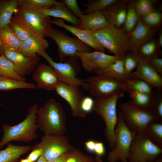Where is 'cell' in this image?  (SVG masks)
<instances>
[{
    "label": "cell",
    "instance_id": "cell-1",
    "mask_svg": "<svg viewBox=\"0 0 162 162\" xmlns=\"http://www.w3.org/2000/svg\"><path fill=\"white\" fill-rule=\"evenodd\" d=\"M36 122L38 129L44 134L63 135L66 130V117L61 104L53 98L38 108Z\"/></svg>",
    "mask_w": 162,
    "mask_h": 162
},
{
    "label": "cell",
    "instance_id": "cell-2",
    "mask_svg": "<svg viewBox=\"0 0 162 162\" xmlns=\"http://www.w3.org/2000/svg\"><path fill=\"white\" fill-rule=\"evenodd\" d=\"M38 108L36 102L31 106L25 118L18 124L13 126L7 124L2 125L4 134L0 141V150L11 141L27 142L38 137L36 113Z\"/></svg>",
    "mask_w": 162,
    "mask_h": 162
},
{
    "label": "cell",
    "instance_id": "cell-3",
    "mask_svg": "<svg viewBox=\"0 0 162 162\" xmlns=\"http://www.w3.org/2000/svg\"><path fill=\"white\" fill-rule=\"evenodd\" d=\"M124 95L123 92H121L108 98H96L94 100L93 110L105 123V136L111 150L115 147V129L118 120L117 103Z\"/></svg>",
    "mask_w": 162,
    "mask_h": 162
},
{
    "label": "cell",
    "instance_id": "cell-4",
    "mask_svg": "<svg viewBox=\"0 0 162 162\" xmlns=\"http://www.w3.org/2000/svg\"><path fill=\"white\" fill-rule=\"evenodd\" d=\"M93 32L105 49L114 55L122 57L128 51V37L124 29L111 24Z\"/></svg>",
    "mask_w": 162,
    "mask_h": 162
},
{
    "label": "cell",
    "instance_id": "cell-5",
    "mask_svg": "<svg viewBox=\"0 0 162 162\" xmlns=\"http://www.w3.org/2000/svg\"><path fill=\"white\" fill-rule=\"evenodd\" d=\"M115 129V147L107 155L108 162H128L130 148L137 133L126 125L119 111Z\"/></svg>",
    "mask_w": 162,
    "mask_h": 162
},
{
    "label": "cell",
    "instance_id": "cell-6",
    "mask_svg": "<svg viewBox=\"0 0 162 162\" xmlns=\"http://www.w3.org/2000/svg\"><path fill=\"white\" fill-rule=\"evenodd\" d=\"M56 42L58 49V56L59 61H63L67 58L75 59L78 58L77 52H90L91 48L78 38L70 37L65 32L51 27L43 35Z\"/></svg>",
    "mask_w": 162,
    "mask_h": 162
},
{
    "label": "cell",
    "instance_id": "cell-7",
    "mask_svg": "<svg viewBox=\"0 0 162 162\" xmlns=\"http://www.w3.org/2000/svg\"><path fill=\"white\" fill-rule=\"evenodd\" d=\"M162 153V148L143 133H137L131 145L129 162H154Z\"/></svg>",
    "mask_w": 162,
    "mask_h": 162
},
{
    "label": "cell",
    "instance_id": "cell-8",
    "mask_svg": "<svg viewBox=\"0 0 162 162\" xmlns=\"http://www.w3.org/2000/svg\"><path fill=\"white\" fill-rule=\"evenodd\" d=\"M119 110L125 124L132 131L143 133L148 125L151 122H156L151 110H144L136 107L128 102L120 104Z\"/></svg>",
    "mask_w": 162,
    "mask_h": 162
},
{
    "label": "cell",
    "instance_id": "cell-9",
    "mask_svg": "<svg viewBox=\"0 0 162 162\" xmlns=\"http://www.w3.org/2000/svg\"><path fill=\"white\" fill-rule=\"evenodd\" d=\"M74 148L66 136L58 134H44L40 143L32 149L40 148L42 156L47 160L55 159L71 151Z\"/></svg>",
    "mask_w": 162,
    "mask_h": 162
},
{
    "label": "cell",
    "instance_id": "cell-10",
    "mask_svg": "<svg viewBox=\"0 0 162 162\" xmlns=\"http://www.w3.org/2000/svg\"><path fill=\"white\" fill-rule=\"evenodd\" d=\"M85 80L89 93L96 98H105L121 92H126L125 85L108 76H91Z\"/></svg>",
    "mask_w": 162,
    "mask_h": 162
},
{
    "label": "cell",
    "instance_id": "cell-11",
    "mask_svg": "<svg viewBox=\"0 0 162 162\" xmlns=\"http://www.w3.org/2000/svg\"><path fill=\"white\" fill-rule=\"evenodd\" d=\"M40 56L45 58L54 70L60 82L78 86H82L84 89L88 90L87 84L85 80L79 79L76 77L77 71L76 65L74 64L75 63L73 61L75 59H73L71 61L72 58H69V60H66L63 62H56L45 52Z\"/></svg>",
    "mask_w": 162,
    "mask_h": 162
},
{
    "label": "cell",
    "instance_id": "cell-12",
    "mask_svg": "<svg viewBox=\"0 0 162 162\" xmlns=\"http://www.w3.org/2000/svg\"><path fill=\"white\" fill-rule=\"evenodd\" d=\"M69 105L72 116L76 118H84L86 114L81 110L80 105L85 96L79 86L60 82L55 90Z\"/></svg>",
    "mask_w": 162,
    "mask_h": 162
},
{
    "label": "cell",
    "instance_id": "cell-13",
    "mask_svg": "<svg viewBox=\"0 0 162 162\" xmlns=\"http://www.w3.org/2000/svg\"><path fill=\"white\" fill-rule=\"evenodd\" d=\"M76 54L78 59L81 61L83 68L88 72L103 68L122 58L96 51L92 52H78Z\"/></svg>",
    "mask_w": 162,
    "mask_h": 162
},
{
    "label": "cell",
    "instance_id": "cell-14",
    "mask_svg": "<svg viewBox=\"0 0 162 162\" xmlns=\"http://www.w3.org/2000/svg\"><path fill=\"white\" fill-rule=\"evenodd\" d=\"M1 55L4 56L12 62L15 72L23 78L33 72L40 60L38 56L29 57L16 51H8Z\"/></svg>",
    "mask_w": 162,
    "mask_h": 162
},
{
    "label": "cell",
    "instance_id": "cell-15",
    "mask_svg": "<svg viewBox=\"0 0 162 162\" xmlns=\"http://www.w3.org/2000/svg\"><path fill=\"white\" fill-rule=\"evenodd\" d=\"M32 77L36 87L48 91H55L60 82L54 70L45 63L38 64L33 72Z\"/></svg>",
    "mask_w": 162,
    "mask_h": 162
},
{
    "label": "cell",
    "instance_id": "cell-16",
    "mask_svg": "<svg viewBox=\"0 0 162 162\" xmlns=\"http://www.w3.org/2000/svg\"><path fill=\"white\" fill-rule=\"evenodd\" d=\"M156 30L146 25L140 17L134 30L128 34H129L128 51L138 52L142 45L153 39Z\"/></svg>",
    "mask_w": 162,
    "mask_h": 162
},
{
    "label": "cell",
    "instance_id": "cell-17",
    "mask_svg": "<svg viewBox=\"0 0 162 162\" xmlns=\"http://www.w3.org/2000/svg\"><path fill=\"white\" fill-rule=\"evenodd\" d=\"M138 58V66L135 71L131 73L132 77L141 80L153 88L161 90L162 76L154 69L147 60L139 53Z\"/></svg>",
    "mask_w": 162,
    "mask_h": 162
},
{
    "label": "cell",
    "instance_id": "cell-18",
    "mask_svg": "<svg viewBox=\"0 0 162 162\" xmlns=\"http://www.w3.org/2000/svg\"><path fill=\"white\" fill-rule=\"evenodd\" d=\"M51 23L64 28L95 51L105 52V49L98 40L93 32L66 24L63 20L58 18L52 20Z\"/></svg>",
    "mask_w": 162,
    "mask_h": 162
},
{
    "label": "cell",
    "instance_id": "cell-19",
    "mask_svg": "<svg viewBox=\"0 0 162 162\" xmlns=\"http://www.w3.org/2000/svg\"><path fill=\"white\" fill-rule=\"evenodd\" d=\"M36 34H44L51 27L52 20L40 11L19 10L17 13Z\"/></svg>",
    "mask_w": 162,
    "mask_h": 162
},
{
    "label": "cell",
    "instance_id": "cell-20",
    "mask_svg": "<svg viewBox=\"0 0 162 162\" xmlns=\"http://www.w3.org/2000/svg\"><path fill=\"white\" fill-rule=\"evenodd\" d=\"M48 47V41L43 35L35 34L21 41L18 51L27 56L34 57L45 52Z\"/></svg>",
    "mask_w": 162,
    "mask_h": 162
},
{
    "label": "cell",
    "instance_id": "cell-21",
    "mask_svg": "<svg viewBox=\"0 0 162 162\" xmlns=\"http://www.w3.org/2000/svg\"><path fill=\"white\" fill-rule=\"evenodd\" d=\"M130 1L119 0L101 11L112 25L120 28L124 23Z\"/></svg>",
    "mask_w": 162,
    "mask_h": 162
},
{
    "label": "cell",
    "instance_id": "cell-22",
    "mask_svg": "<svg viewBox=\"0 0 162 162\" xmlns=\"http://www.w3.org/2000/svg\"><path fill=\"white\" fill-rule=\"evenodd\" d=\"M79 28L92 32L101 29L111 25L101 11H97L88 14H82L79 18Z\"/></svg>",
    "mask_w": 162,
    "mask_h": 162
},
{
    "label": "cell",
    "instance_id": "cell-23",
    "mask_svg": "<svg viewBox=\"0 0 162 162\" xmlns=\"http://www.w3.org/2000/svg\"><path fill=\"white\" fill-rule=\"evenodd\" d=\"M40 11L46 16L65 20L74 26L78 27L80 23V19L64 6L61 1Z\"/></svg>",
    "mask_w": 162,
    "mask_h": 162
},
{
    "label": "cell",
    "instance_id": "cell-24",
    "mask_svg": "<svg viewBox=\"0 0 162 162\" xmlns=\"http://www.w3.org/2000/svg\"><path fill=\"white\" fill-rule=\"evenodd\" d=\"M94 71L97 75H106L125 85L132 77L131 74H128L125 72L122 58L117 59L103 68Z\"/></svg>",
    "mask_w": 162,
    "mask_h": 162
},
{
    "label": "cell",
    "instance_id": "cell-25",
    "mask_svg": "<svg viewBox=\"0 0 162 162\" xmlns=\"http://www.w3.org/2000/svg\"><path fill=\"white\" fill-rule=\"evenodd\" d=\"M1 54L10 50L18 51L21 41L15 35L9 25L0 29Z\"/></svg>",
    "mask_w": 162,
    "mask_h": 162
},
{
    "label": "cell",
    "instance_id": "cell-26",
    "mask_svg": "<svg viewBox=\"0 0 162 162\" xmlns=\"http://www.w3.org/2000/svg\"><path fill=\"white\" fill-rule=\"evenodd\" d=\"M4 149L0 150V162H17L22 155L32 149L30 146L15 145L9 142Z\"/></svg>",
    "mask_w": 162,
    "mask_h": 162
},
{
    "label": "cell",
    "instance_id": "cell-27",
    "mask_svg": "<svg viewBox=\"0 0 162 162\" xmlns=\"http://www.w3.org/2000/svg\"><path fill=\"white\" fill-rule=\"evenodd\" d=\"M9 25L15 35L21 41L35 34L24 19L17 13L12 16Z\"/></svg>",
    "mask_w": 162,
    "mask_h": 162
},
{
    "label": "cell",
    "instance_id": "cell-28",
    "mask_svg": "<svg viewBox=\"0 0 162 162\" xmlns=\"http://www.w3.org/2000/svg\"><path fill=\"white\" fill-rule=\"evenodd\" d=\"M18 11L17 0H0V29L9 25L13 14Z\"/></svg>",
    "mask_w": 162,
    "mask_h": 162
},
{
    "label": "cell",
    "instance_id": "cell-29",
    "mask_svg": "<svg viewBox=\"0 0 162 162\" xmlns=\"http://www.w3.org/2000/svg\"><path fill=\"white\" fill-rule=\"evenodd\" d=\"M131 100L128 102L131 105L142 109L151 110L155 100L153 93L148 94L133 91L127 92Z\"/></svg>",
    "mask_w": 162,
    "mask_h": 162
},
{
    "label": "cell",
    "instance_id": "cell-30",
    "mask_svg": "<svg viewBox=\"0 0 162 162\" xmlns=\"http://www.w3.org/2000/svg\"><path fill=\"white\" fill-rule=\"evenodd\" d=\"M55 0H17L19 10L40 11L58 3Z\"/></svg>",
    "mask_w": 162,
    "mask_h": 162
},
{
    "label": "cell",
    "instance_id": "cell-31",
    "mask_svg": "<svg viewBox=\"0 0 162 162\" xmlns=\"http://www.w3.org/2000/svg\"><path fill=\"white\" fill-rule=\"evenodd\" d=\"M36 85L4 76L0 75V91H6L18 88L35 89Z\"/></svg>",
    "mask_w": 162,
    "mask_h": 162
},
{
    "label": "cell",
    "instance_id": "cell-32",
    "mask_svg": "<svg viewBox=\"0 0 162 162\" xmlns=\"http://www.w3.org/2000/svg\"><path fill=\"white\" fill-rule=\"evenodd\" d=\"M143 133L153 143L162 148V124L151 122L146 127Z\"/></svg>",
    "mask_w": 162,
    "mask_h": 162
},
{
    "label": "cell",
    "instance_id": "cell-33",
    "mask_svg": "<svg viewBox=\"0 0 162 162\" xmlns=\"http://www.w3.org/2000/svg\"><path fill=\"white\" fill-rule=\"evenodd\" d=\"M135 1H130L127 8L125 20L124 23V30L126 32L129 34L136 26L140 17L136 11L134 5Z\"/></svg>",
    "mask_w": 162,
    "mask_h": 162
},
{
    "label": "cell",
    "instance_id": "cell-34",
    "mask_svg": "<svg viewBox=\"0 0 162 162\" xmlns=\"http://www.w3.org/2000/svg\"><path fill=\"white\" fill-rule=\"evenodd\" d=\"M118 0H97L90 1L86 4H82L81 5L86 8L82 10L85 14H88L97 11H101L108 7L117 2Z\"/></svg>",
    "mask_w": 162,
    "mask_h": 162
},
{
    "label": "cell",
    "instance_id": "cell-35",
    "mask_svg": "<svg viewBox=\"0 0 162 162\" xmlns=\"http://www.w3.org/2000/svg\"><path fill=\"white\" fill-rule=\"evenodd\" d=\"M125 87L127 92L133 91L148 94L153 93V88L146 82L140 79L131 77L125 84Z\"/></svg>",
    "mask_w": 162,
    "mask_h": 162
},
{
    "label": "cell",
    "instance_id": "cell-36",
    "mask_svg": "<svg viewBox=\"0 0 162 162\" xmlns=\"http://www.w3.org/2000/svg\"><path fill=\"white\" fill-rule=\"evenodd\" d=\"M0 75L26 81L25 78L20 76L15 72L12 62L3 55L0 56Z\"/></svg>",
    "mask_w": 162,
    "mask_h": 162
},
{
    "label": "cell",
    "instance_id": "cell-37",
    "mask_svg": "<svg viewBox=\"0 0 162 162\" xmlns=\"http://www.w3.org/2000/svg\"><path fill=\"white\" fill-rule=\"evenodd\" d=\"M158 42L153 39L142 45L139 48L138 53L147 59L158 57Z\"/></svg>",
    "mask_w": 162,
    "mask_h": 162
},
{
    "label": "cell",
    "instance_id": "cell-38",
    "mask_svg": "<svg viewBox=\"0 0 162 162\" xmlns=\"http://www.w3.org/2000/svg\"><path fill=\"white\" fill-rule=\"evenodd\" d=\"M124 70L131 74L136 69L139 62L138 53L130 52L126 53L122 58Z\"/></svg>",
    "mask_w": 162,
    "mask_h": 162
},
{
    "label": "cell",
    "instance_id": "cell-39",
    "mask_svg": "<svg viewBox=\"0 0 162 162\" xmlns=\"http://www.w3.org/2000/svg\"><path fill=\"white\" fill-rule=\"evenodd\" d=\"M154 0H138L135 1V8L138 16L141 17L155 10Z\"/></svg>",
    "mask_w": 162,
    "mask_h": 162
},
{
    "label": "cell",
    "instance_id": "cell-40",
    "mask_svg": "<svg viewBox=\"0 0 162 162\" xmlns=\"http://www.w3.org/2000/svg\"><path fill=\"white\" fill-rule=\"evenodd\" d=\"M140 18L146 25L151 27L154 28L160 23L162 19V14L160 11L155 9Z\"/></svg>",
    "mask_w": 162,
    "mask_h": 162
},
{
    "label": "cell",
    "instance_id": "cell-41",
    "mask_svg": "<svg viewBox=\"0 0 162 162\" xmlns=\"http://www.w3.org/2000/svg\"><path fill=\"white\" fill-rule=\"evenodd\" d=\"M64 162H97L95 158L87 155L80 150L73 148L70 155Z\"/></svg>",
    "mask_w": 162,
    "mask_h": 162
},
{
    "label": "cell",
    "instance_id": "cell-42",
    "mask_svg": "<svg viewBox=\"0 0 162 162\" xmlns=\"http://www.w3.org/2000/svg\"><path fill=\"white\" fill-rule=\"evenodd\" d=\"M156 118L157 122H162V98L161 95L156 96L151 109Z\"/></svg>",
    "mask_w": 162,
    "mask_h": 162
},
{
    "label": "cell",
    "instance_id": "cell-43",
    "mask_svg": "<svg viewBox=\"0 0 162 162\" xmlns=\"http://www.w3.org/2000/svg\"><path fill=\"white\" fill-rule=\"evenodd\" d=\"M64 6L78 19L83 14L82 10L79 7L76 0H61Z\"/></svg>",
    "mask_w": 162,
    "mask_h": 162
},
{
    "label": "cell",
    "instance_id": "cell-44",
    "mask_svg": "<svg viewBox=\"0 0 162 162\" xmlns=\"http://www.w3.org/2000/svg\"><path fill=\"white\" fill-rule=\"evenodd\" d=\"M94 100L89 96H85L82 100L80 105L82 111L86 114L93 110Z\"/></svg>",
    "mask_w": 162,
    "mask_h": 162
},
{
    "label": "cell",
    "instance_id": "cell-45",
    "mask_svg": "<svg viewBox=\"0 0 162 162\" xmlns=\"http://www.w3.org/2000/svg\"><path fill=\"white\" fill-rule=\"evenodd\" d=\"M147 60L154 69L162 76V58L158 57Z\"/></svg>",
    "mask_w": 162,
    "mask_h": 162
},
{
    "label": "cell",
    "instance_id": "cell-46",
    "mask_svg": "<svg viewBox=\"0 0 162 162\" xmlns=\"http://www.w3.org/2000/svg\"><path fill=\"white\" fill-rule=\"evenodd\" d=\"M42 150L40 148L32 149V151L28 155L27 158L31 162L36 161L42 155Z\"/></svg>",
    "mask_w": 162,
    "mask_h": 162
},
{
    "label": "cell",
    "instance_id": "cell-47",
    "mask_svg": "<svg viewBox=\"0 0 162 162\" xmlns=\"http://www.w3.org/2000/svg\"><path fill=\"white\" fill-rule=\"evenodd\" d=\"M105 148L104 144L99 142H96L94 152L96 156L101 157L103 156L105 153Z\"/></svg>",
    "mask_w": 162,
    "mask_h": 162
},
{
    "label": "cell",
    "instance_id": "cell-48",
    "mask_svg": "<svg viewBox=\"0 0 162 162\" xmlns=\"http://www.w3.org/2000/svg\"><path fill=\"white\" fill-rule=\"evenodd\" d=\"M96 142L93 140H90L86 142L85 145L87 151L90 153L94 152V149Z\"/></svg>",
    "mask_w": 162,
    "mask_h": 162
},
{
    "label": "cell",
    "instance_id": "cell-49",
    "mask_svg": "<svg viewBox=\"0 0 162 162\" xmlns=\"http://www.w3.org/2000/svg\"><path fill=\"white\" fill-rule=\"evenodd\" d=\"M71 152L66 153L56 159L47 160L46 162H64L69 157Z\"/></svg>",
    "mask_w": 162,
    "mask_h": 162
},
{
    "label": "cell",
    "instance_id": "cell-50",
    "mask_svg": "<svg viewBox=\"0 0 162 162\" xmlns=\"http://www.w3.org/2000/svg\"><path fill=\"white\" fill-rule=\"evenodd\" d=\"M159 46L160 47H162V32L160 30L158 35V42Z\"/></svg>",
    "mask_w": 162,
    "mask_h": 162
},
{
    "label": "cell",
    "instance_id": "cell-51",
    "mask_svg": "<svg viewBox=\"0 0 162 162\" xmlns=\"http://www.w3.org/2000/svg\"><path fill=\"white\" fill-rule=\"evenodd\" d=\"M46 160L44 157L41 156L38 160L36 162H46Z\"/></svg>",
    "mask_w": 162,
    "mask_h": 162
},
{
    "label": "cell",
    "instance_id": "cell-52",
    "mask_svg": "<svg viewBox=\"0 0 162 162\" xmlns=\"http://www.w3.org/2000/svg\"><path fill=\"white\" fill-rule=\"evenodd\" d=\"M95 159L97 162H104L100 157L96 156Z\"/></svg>",
    "mask_w": 162,
    "mask_h": 162
},
{
    "label": "cell",
    "instance_id": "cell-53",
    "mask_svg": "<svg viewBox=\"0 0 162 162\" xmlns=\"http://www.w3.org/2000/svg\"><path fill=\"white\" fill-rule=\"evenodd\" d=\"M20 162H31L27 158L21 159Z\"/></svg>",
    "mask_w": 162,
    "mask_h": 162
},
{
    "label": "cell",
    "instance_id": "cell-54",
    "mask_svg": "<svg viewBox=\"0 0 162 162\" xmlns=\"http://www.w3.org/2000/svg\"><path fill=\"white\" fill-rule=\"evenodd\" d=\"M158 158L154 162H162V158L161 157H160Z\"/></svg>",
    "mask_w": 162,
    "mask_h": 162
},
{
    "label": "cell",
    "instance_id": "cell-55",
    "mask_svg": "<svg viewBox=\"0 0 162 162\" xmlns=\"http://www.w3.org/2000/svg\"><path fill=\"white\" fill-rule=\"evenodd\" d=\"M0 46H1V44H0V55L1 54V49H0Z\"/></svg>",
    "mask_w": 162,
    "mask_h": 162
}]
</instances>
